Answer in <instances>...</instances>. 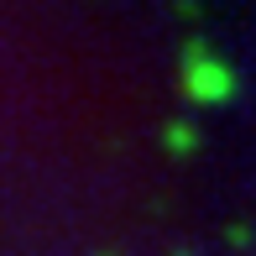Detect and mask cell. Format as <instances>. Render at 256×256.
Here are the masks:
<instances>
[{
    "instance_id": "obj_1",
    "label": "cell",
    "mask_w": 256,
    "mask_h": 256,
    "mask_svg": "<svg viewBox=\"0 0 256 256\" xmlns=\"http://www.w3.org/2000/svg\"><path fill=\"white\" fill-rule=\"evenodd\" d=\"M183 89H188L194 100H225L230 89H236V78H230L220 63H209L204 42H188V68H183Z\"/></svg>"
},
{
    "instance_id": "obj_2",
    "label": "cell",
    "mask_w": 256,
    "mask_h": 256,
    "mask_svg": "<svg viewBox=\"0 0 256 256\" xmlns=\"http://www.w3.org/2000/svg\"><path fill=\"white\" fill-rule=\"evenodd\" d=\"M194 142H199V136H194V126H188V120H172V126H168V146H172L178 157H183V152H194Z\"/></svg>"
}]
</instances>
